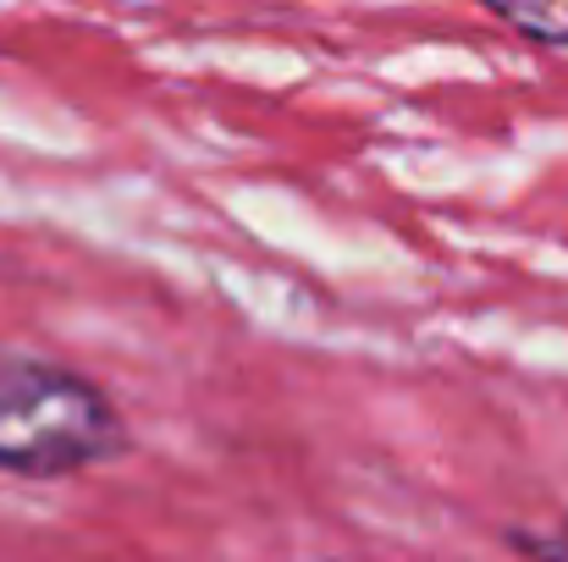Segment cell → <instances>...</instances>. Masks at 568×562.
<instances>
[{
    "mask_svg": "<svg viewBox=\"0 0 568 562\" xmlns=\"http://www.w3.org/2000/svg\"><path fill=\"white\" fill-rule=\"evenodd\" d=\"M128 447V419L105 386L50 359L0 354V474L72 480L116 463Z\"/></svg>",
    "mask_w": 568,
    "mask_h": 562,
    "instance_id": "cell-1",
    "label": "cell"
},
{
    "mask_svg": "<svg viewBox=\"0 0 568 562\" xmlns=\"http://www.w3.org/2000/svg\"><path fill=\"white\" fill-rule=\"evenodd\" d=\"M475 6H486L491 17H503L514 33L536 44L568 50V0H475Z\"/></svg>",
    "mask_w": 568,
    "mask_h": 562,
    "instance_id": "cell-2",
    "label": "cell"
},
{
    "mask_svg": "<svg viewBox=\"0 0 568 562\" xmlns=\"http://www.w3.org/2000/svg\"><path fill=\"white\" fill-rule=\"evenodd\" d=\"M519 546H525V558L536 562H568V519L558 530H547V535H514Z\"/></svg>",
    "mask_w": 568,
    "mask_h": 562,
    "instance_id": "cell-3",
    "label": "cell"
}]
</instances>
